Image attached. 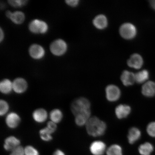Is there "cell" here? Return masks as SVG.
<instances>
[{
  "label": "cell",
  "instance_id": "1",
  "mask_svg": "<svg viewBox=\"0 0 155 155\" xmlns=\"http://www.w3.org/2000/svg\"><path fill=\"white\" fill-rule=\"evenodd\" d=\"M86 126L88 134L94 137H99L104 135L107 127L105 122L96 116L91 117Z\"/></svg>",
  "mask_w": 155,
  "mask_h": 155
},
{
  "label": "cell",
  "instance_id": "2",
  "mask_svg": "<svg viewBox=\"0 0 155 155\" xmlns=\"http://www.w3.org/2000/svg\"><path fill=\"white\" fill-rule=\"evenodd\" d=\"M91 107L90 101L86 98L81 97L76 99L72 102L71 110L73 115L75 116L91 112Z\"/></svg>",
  "mask_w": 155,
  "mask_h": 155
},
{
  "label": "cell",
  "instance_id": "3",
  "mask_svg": "<svg viewBox=\"0 0 155 155\" xmlns=\"http://www.w3.org/2000/svg\"><path fill=\"white\" fill-rule=\"evenodd\" d=\"M28 28L33 34H44L48 31V26L45 21L40 19H35L29 24Z\"/></svg>",
  "mask_w": 155,
  "mask_h": 155
},
{
  "label": "cell",
  "instance_id": "4",
  "mask_svg": "<svg viewBox=\"0 0 155 155\" xmlns=\"http://www.w3.org/2000/svg\"><path fill=\"white\" fill-rule=\"evenodd\" d=\"M67 45L63 40L58 39L54 41L50 45V50L54 55L61 56L64 54L67 50Z\"/></svg>",
  "mask_w": 155,
  "mask_h": 155
},
{
  "label": "cell",
  "instance_id": "5",
  "mask_svg": "<svg viewBox=\"0 0 155 155\" xmlns=\"http://www.w3.org/2000/svg\"><path fill=\"white\" fill-rule=\"evenodd\" d=\"M107 100L110 102L117 101L120 98L121 91L119 87L115 85L110 84L105 89Z\"/></svg>",
  "mask_w": 155,
  "mask_h": 155
},
{
  "label": "cell",
  "instance_id": "6",
  "mask_svg": "<svg viewBox=\"0 0 155 155\" xmlns=\"http://www.w3.org/2000/svg\"><path fill=\"white\" fill-rule=\"evenodd\" d=\"M13 91L18 94H23L28 88V83L24 78H17L12 82Z\"/></svg>",
  "mask_w": 155,
  "mask_h": 155
},
{
  "label": "cell",
  "instance_id": "7",
  "mask_svg": "<svg viewBox=\"0 0 155 155\" xmlns=\"http://www.w3.org/2000/svg\"><path fill=\"white\" fill-rule=\"evenodd\" d=\"M29 53L34 59L40 60L44 57L45 52L42 46L38 44H34L29 48Z\"/></svg>",
  "mask_w": 155,
  "mask_h": 155
},
{
  "label": "cell",
  "instance_id": "8",
  "mask_svg": "<svg viewBox=\"0 0 155 155\" xmlns=\"http://www.w3.org/2000/svg\"><path fill=\"white\" fill-rule=\"evenodd\" d=\"M5 123L11 129H15L18 127L20 123V116L15 112H11L7 114L5 118Z\"/></svg>",
  "mask_w": 155,
  "mask_h": 155
},
{
  "label": "cell",
  "instance_id": "9",
  "mask_svg": "<svg viewBox=\"0 0 155 155\" xmlns=\"http://www.w3.org/2000/svg\"><path fill=\"white\" fill-rule=\"evenodd\" d=\"M106 147L105 143L103 141H95L90 145V150L93 155H103L106 151Z\"/></svg>",
  "mask_w": 155,
  "mask_h": 155
},
{
  "label": "cell",
  "instance_id": "10",
  "mask_svg": "<svg viewBox=\"0 0 155 155\" xmlns=\"http://www.w3.org/2000/svg\"><path fill=\"white\" fill-rule=\"evenodd\" d=\"M120 32L123 38L130 39L134 37L136 34V29L134 26L131 24H125L121 26Z\"/></svg>",
  "mask_w": 155,
  "mask_h": 155
},
{
  "label": "cell",
  "instance_id": "11",
  "mask_svg": "<svg viewBox=\"0 0 155 155\" xmlns=\"http://www.w3.org/2000/svg\"><path fill=\"white\" fill-rule=\"evenodd\" d=\"M131 112V107L127 104H120L115 108V114L116 117L119 119L127 118Z\"/></svg>",
  "mask_w": 155,
  "mask_h": 155
},
{
  "label": "cell",
  "instance_id": "12",
  "mask_svg": "<svg viewBox=\"0 0 155 155\" xmlns=\"http://www.w3.org/2000/svg\"><path fill=\"white\" fill-rule=\"evenodd\" d=\"M20 140L14 136H11L5 139L4 148L6 150L12 151L17 147L20 146Z\"/></svg>",
  "mask_w": 155,
  "mask_h": 155
},
{
  "label": "cell",
  "instance_id": "13",
  "mask_svg": "<svg viewBox=\"0 0 155 155\" xmlns=\"http://www.w3.org/2000/svg\"><path fill=\"white\" fill-rule=\"evenodd\" d=\"M32 116L34 120L37 123H42L47 119L48 113L44 108H38L33 112Z\"/></svg>",
  "mask_w": 155,
  "mask_h": 155
},
{
  "label": "cell",
  "instance_id": "14",
  "mask_svg": "<svg viewBox=\"0 0 155 155\" xmlns=\"http://www.w3.org/2000/svg\"><path fill=\"white\" fill-rule=\"evenodd\" d=\"M141 93L147 97H151L155 95V83L150 81L145 83L141 88Z\"/></svg>",
  "mask_w": 155,
  "mask_h": 155
},
{
  "label": "cell",
  "instance_id": "15",
  "mask_svg": "<svg viewBox=\"0 0 155 155\" xmlns=\"http://www.w3.org/2000/svg\"><path fill=\"white\" fill-rule=\"evenodd\" d=\"M141 132L138 128L133 127L129 129L127 138L130 144H133L140 139Z\"/></svg>",
  "mask_w": 155,
  "mask_h": 155
},
{
  "label": "cell",
  "instance_id": "16",
  "mask_svg": "<svg viewBox=\"0 0 155 155\" xmlns=\"http://www.w3.org/2000/svg\"><path fill=\"white\" fill-rule=\"evenodd\" d=\"M121 80L125 86H132L135 81V74L130 71H124L121 75Z\"/></svg>",
  "mask_w": 155,
  "mask_h": 155
},
{
  "label": "cell",
  "instance_id": "17",
  "mask_svg": "<svg viewBox=\"0 0 155 155\" xmlns=\"http://www.w3.org/2000/svg\"><path fill=\"white\" fill-rule=\"evenodd\" d=\"M143 59L139 54H134L132 55L127 61L129 67L138 69L140 68L143 64Z\"/></svg>",
  "mask_w": 155,
  "mask_h": 155
},
{
  "label": "cell",
  "instance_id": "18",
  "mask_svg": "<svg viewBox=\"0 0 155 155\" xmlns=\"http://www.w3.org/2000/svg\"><path fill=\"white\" fill-rule=\"evenodd\" d=\"M13 90L12 82L8 79H5L0 83V91L4 94H8Z\"/></svg>",
  "mask_w": 155,
  "mask_h": 155
},
{
  "label": "cell",
  "instance_id": "19",
  "mask_svg": "<svg viewBox=\"0 0 155 155\" xmlns=\"http://www.w3.org/2000/svg\"><path fill=\"white\" fill-rule=\"evenodd\" d=\"M91 112H89L75 116V122L76 124L79 127L86 125L91 117Z\"/></svg>",
  "mask_w": 155,
  "mask_h": 155
},
{
  "label": "cell",
  "instance_id": "20",
  "mask_svg": "<svg viewBox=\"0 0 155 155\" xmlns=\"http://www.w3.org/2000/svg\"><path fill=\"white\" fill-rule=\"evenodd\" d=\"M25 18L24 13L21 11H17L12 13L9 18L14 24L20 25L24 22Z\"/></svg>",
  "mask_w": 155,
  "mask_h": 155
},
{
  "label": "cell",
  "instance_id": "21",
  "mask_svg": "<svg viewBox=\"0 0 155 155\" xmlns=\"http://www.w3.org/2000/svg\"><path fill=\"white\" fill-rule=\"evenodd\" d=\"M62 112L59 109H54L50 112L49 117L51 121L56 124L59 123L63 119Z\"/></svg>",
  "mask_w": 155,
  "mask_h": 155
},
{
  "label": "cell",
  "instance_id": "22",
  "mask_svg": "<svg viewBox=\"0 0 155 155\" xmlns=\"http://www.w3.org/2000/svg\"><path fill=\"white\" fill-rule=\"evenodd\" d=\"M153 150L152 145L148 142L141 144L138 148L139 152L141 155H150Z\"/></svg>",
  "mask_w": 155,
  "mask_h": 155
},
{
  "label": "cell",
  "instance_id": "23",
  "mask_svg": "<svg viewBox=\"0 0 155 155\" xmlns=\"http://www.w3.org/2000/svg\"><path fill=\"white\" fill-rule=\"evenodd\" d=\"M94 23L97 28L103 29L105 28L107 25V19L104 15H98L95 18Z\"/></svg>",
  "mask_w": 155,
  "mask_h": 155
},
{
  "label": "cell",
  "instance_id": "24",
  "mask_svg": "<svg viewBox=\"0 0 155 155\" xmlns=\"http://www.w3.org/2000/svg\"><path fill=\"white\" fill-rule=\"evenodd\" d=\"M107 155H123V149L119 145L114 144L110 146L106 151Z\"/></svg>",
  "mask_w": 155,
  "mask_h": 155
},
{
  "label": "cell",
  "instance_id": "25",
  "mask_svg": "<svg viewBox=\"0 0 155 155\" xmlns=\"http://www.w3.org/2000/svg\"><path fill=\"white\" fill-rule=\"evenodd\" d=\"M149 73L146 70H144L135 74V81L137 83H142L149 78Z\"/></svg>",
  "mask_w": 155,
  "mask_h": 155
},
{
  "label": "cell",
  "instance_id": "26",
  "mask_svg": "<svg viewBox=\"0 0 155 155\" xmlns=\"http://www.w3.org/2000/svg\"><path fill=\"white\" fill-rule=\"evenodd\" d=\"M39 134L41 139L43 141L48 142L51 141L53 139L52 134L46 127L40 130Z\"/></svg>",
  "mask_w": 155,
  "mask_h": 155
},
{
  "label": "cell",
  "instance_id": "27",
  "mask_svg": "<svg viewBox=\"0 0 155 155\" xmlns=\"http://www.w3.org/2000/svg\"><path fill=\"white\" fill-rule=\"evenodd\" d=\"M9 106L8 103L5 100H1L0 101V115L5 116L8 112Z\"/></svg>",
  "mask_w": 155,
  "mask_h": 155
},
{
  "label": "cell",
  "instance_id": "28",
  "mask_svg": "<svg viewBox=\"0 0 155 155\" xmlns=\"http://www.w3.org/2000/svg\"><path fill=\"white\" fill-rule=\"evenodd\" d=\"M28 1L26 0H11L8 1L10 5L14 7H21L26 5Z\"/></svg>",
  "mask_w": 155,
  "mask_h": 155
},
{
  "label": "cell",
  "instance_id": "29",
  "mask_svg": "<svg viewBox=\"0 0 155 155\" xmlns=\"http://www.w3.org/2000/svg\"><path fill=\"white\" fill-rule=\"evenodd\" d=\"M25 155H39L37 150L34 147L28 145L24 148Z\"/></svg>",
  "mask_w": 155,
  "mask_h": 155
},
{
  "label": "cell",
  "instance_id": "30",
  "mask_svg": "<svg viewBox=\"0 0 155 155\" xmlns=\"http://www.w3.org/2000/svg\"><path fill=\"white\" fill-rule=\"evenodd\" d=\"M147 131L150 137H155V122L149 124L147 128Z\"/></svg>",
  "mask_w": 155,
  "mask_h": 155
},
{
  "label": "cell",
  "instance_id": "31",
  "mask_svg": "<svg viewBox=\"0 0 155 155\" xmlns=\"http://www.w3.org/2000/svg\"><path fill=\"white\" fill-rule=\"evenodd\" d=\"M10 155H25L24 148L22 146H19L11 151Z\"/></svg>",
  "mask_w": 155,
  "mask_h": 155
},
{
  "label": "cell",
  "instance_id": "32",
  "mask_svg": "<svg viewBox=\"0 0 155 155\" xmlns=\"http://www.w3.org/2000/svg\"><path fill=\"white\" fill-rule=\"evenodd\" d=\"M46 127L52 134H53L57 130V124L51 121H49L47 123Z\"/></svg>",
  "mask_w": 155,
  "mask_h": 155
},
{
  "label": "cell",
  "instance_id": "33",
  "mask_svg": "<svg viewBox=\"0 0 155 155\" xmlns=\"http://www.w3.org/2000/svg\"><path fill=\"white\" fill-rule=\"evenodd\" d=\"M79 1L78 0H67L65 2L68 5L71 7H75L78 5Z\"/></svg>",
  "mask_w": 155,
  "mask_h": 155
},
{
  "label": "cell",
  "instance_id": "34",
  "mask_svg": "<svg viewBox=\"0 0 155 155\" xmlns=\"http://www.w3.org/2000/svg\"><path fill=\"white\" fill-rule=\"evenodd\" d=\"M53 155H65L64 153L60 150H57L54 152Z\"/></svg>",
  "mask_w": 155,
  "mask_h": 155
},
{
  "label": "cell",
  "instance_id": "35",
  "mask_svg": "<svg viewBox=\"0 0 155 155\" xmlns=\"http://www.w3.org/2000/svg\"><path fill=\"white\" fill-rule=\"evenodd\" d=\"M4 38V33L2 29V28L0 29V41L2 42L3 41Z\"/></svg>",
  "mask_w": 155,
  "mask_h": 155
},
{
  "label": "cell",
  "instance_id": "36",
  "mask_svg": "<svg viewBox=\"0 0 155 155\" xmlns=\"http://www.w3.org/2000/svg\"><path fill=\"white\" fill-rule=\"evenodd\" d=\"M150 4L152 8L155 10V0H152L150 1Z\"/></svg>",
  "mask_w": 155,
  "mask_h": 155
}]
</instances>
